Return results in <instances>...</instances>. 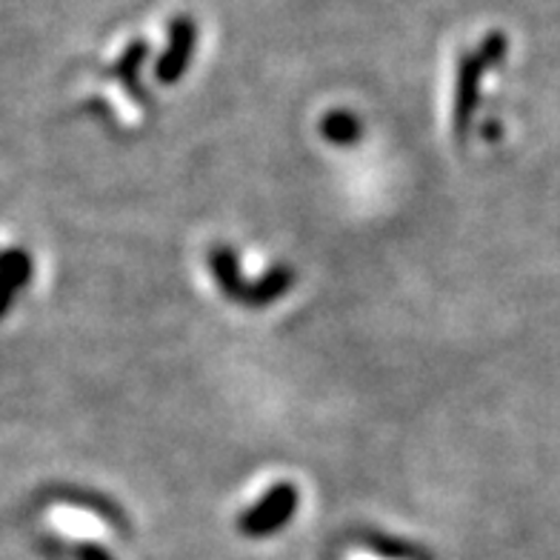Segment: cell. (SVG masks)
<instances>
[{
  "instance_id": "6da1fadb",
  "label": "cell",
  "mask_w": 560,
  "mask_h": 560,
  "mask_svg": "<svg viewBox=\"0 0 560 560\" xmlns=\"http://www.w3.org/2000/svg\"><path fill=\"white\" fill-rule=\"evenodd\" d=\"M506 55V37L503 35H489L480 46L478 55L464 58L460 69H457V89H455V135L457 140H466L469 129H472L475 112H478L480 101V78L483 69L494 67L498 60Z\"/></svg>"
},
{
  "instance_id": "7a4b0ae2",
  "label": "cell",
  "mask_w": 560,
  "mask_h": 560,
  "mask_svg": "<svg viewBox=\"0 0 560 560\" xmlns=\"http://www.w3.org/2000/svg\"><path fill=\"white\" fill-rule=\"evenodd\" d=\"M298 503H301V492H298L295 483H287V480L275 483L255 506H249L241 515L237 529L246 538H269L295 517Z\"/></svg>"
},
{
  "instance_id": "3957f363",
  "label": "cell",
  "mask_w": 560,
  "mask_h": 560,
  "mask_svg": "<svg viewBox=\"0 0 560 560\" xmlns=\"http://www.w3.org/2000/svg\"><path fill=\"white\" fill-rule=\"evenodd\" d=\"M209 272H212L214 283L223 292V298L232 303H241L246 306V298H249L252 280L244 278V269H241V260L226 244H214L207 255Z\"/></svg>"
},
{
  "instance_id": "277c9868",
  "label": "cell",
  "mask_w": 560,
  "mask_h": 560,
  "mask_svg": "<svg viewBox=\"0 0 560 560\" xmlns=\"http://www.w3.org/2000/svg\"><path fill=\"white\" fill-rule=\"evenodd\" d=\"M32 280V255L23 249L0 252V317L15 303L18 292Z\"/></svg>"
},
{
  "instance_id": "5b68a950",
  "label": "cell",
  "mask_w": 560,
  "mask_h": 560,
  "mask_svg": "<svg viewBox=\"0 0 560 560\" xmlns=\"http://www.w3.org/2000/svg\"><path fill=\"white\" fill-rule=\"evenodd\" d=\"M292 287H295V269L287 264L272 266V269H266L258 280H252L246 306H249V310H264L269 303L280 301Z\"/></svg>"
},
{
  "instance_id": "8992f818",
  "label": "cell",
  "mask_w": 560,
  "mask_h": 560,
  "mask_svg": "<svg viewBox=\"0 0 560 560\" xmlns=\"http://www.w3.org/2000/svg\"><path fill=\"white\" fill-rule=\"evenodd\" d=\"M60 503H69V506H78V509H86V512H95L97 517H104L109 526H124L126 517L109 498L104 494H95V492H86V489H58L55 492Z\"/></svg>"
},
{
  "instance_id": "52a82bcc",
  "label": "cell",
  "mask_w": 560,
  "mask_h": 560,
  "mask_svg": "<svg viewBox=\"0 0 560 560\" xmlns=\"http://www.w3.org/2000/svg\"><path fill=\"white\" fill-rule=\"evenodd\" d=\"M195 32L192 26H177L175 37H172V49L161 58V67H158V78L163 83H175L180 74H184L186 63H189V55H192Z\"/></svg>"
},
{
  "instance_id": "ba28073f",
  "label": "cell",
  "mask_w": 560,
  "mask_h": 560,
  "mask_svg": "<svg viewBox=\"0 0 560 560\" xmlns=\"http://www.w3.org/2000/svg\"><path fill=\"white\" fill-rule=\"evenodd\" d=\"M320 132L329 143L335 147H354L358 140H361V120L354 118L352 112L347 109H332L320 120Z\"/></svg>"
},
{
  "instance_id": "9c48e42d",
  "label": "cell",
  "mask_w": 560,
  "mask_h": 560,
  "mask_svg": "<svg viewBox=\"0 0 560 560\" xmlns=\"http://www.w3.org/2000/svg\"><path fill=\"white\" fill-rule=\"evenodd\" d=\"M78 560H112V555L106 552L104 546L81 544V549H78Z\"/></svg>"
}]
</instances>
